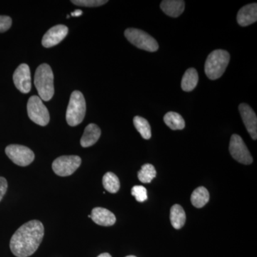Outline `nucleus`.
I'll return each mask as SVG.
<instances>
[{
  "mask_svg": "<svg viewBox=\"0 0 257 257\" xmlns=\"http://www.w3.org/2000/svg\"><path fill=\"white\" fill-rule=\"evenodd\" d=\"M45 234L41 221L32 220L20 226L10 240V249L17 257H28L40 246Z\"/></svg>",
  "mask_w": 257,
  "mask_h": 257,
  "instance_id": "1",
  "label": "nucleus"
},
{
  "mask_svg": "<svg viewBox=\"0 0 257 257\" xmlns=\"http://www.w3.org/2000/svg\"><path fill=\"white\" fill-rule=\"evenodd\" d=\"M35 85L42 100H51L55 94L54 74L50 66L42 64L37 67L35 74Z\"/></svg>",
  "mask_w": 257,
  "mask_h": 257,
  "instance_id": "2",
  "label": "nucleus"
},
{
  "mask_svg": "<svg viewBox=\"0 0 257 257\" xmlns=\"http://www.w3.org/2000/svg\"><path fill=\"white\" fill-rule=\"evenodd\" d=\"M229 60L230 55L226 51L216 50L211 52L204 67L208 78L211 80L220 78L229 64Z\"/></svg>",
  "mask_w": 257,
  "mask_h": 257,
  "instance_id": "3",
  "label": "nucleus"
},
{
  "mask_svg": "<svg viewBox=\"0 0 257 257\" xmlns=\"http://www.w3.org/2000/svg\"><path fill=\"white\" fill-rule=\"evenodd\" d=\"M86 114V101L84 96L79 91H74L69 99L66 120L71 126H75L82 123Z\"/></svg>",
  "mask_w": 257,
  "mask_h": 257,
  "instance_id": "4",
  "label": "nucleus"
},
{
  "mask_svg": "<svg viewBox=\"0 0 257 257\" xmlns=\"http://www.w3.org/2000/svg\"><path fill=\"white\" fill-rule=\"evenodd\" d=\"M124 35L130 43L140 50L151 52L158 50L159 45L156 40L143 30L135 28L127 29L125 30Z\"/></svg>",
  "mask_w": 257,
  "mask_h": 257,
  "instance_id": "5",
  "label": "nucleus"
},
{
  "mask_svg": "<svg viewBox=\"0 0 257 257\" xmlns=\"http://www.w3.org/2000/svg\"><path fill=\"white\" fill-rule=\"evenodd\" d=\"M29 118L35 124L45 126L50 122V114L40 96H32L28 102Z\"/></svg>",
  "mask_w": 257,
  "mask_h": 257,
  "instance_id": "6",
  "label": "nucleus"
},
{
  "mask_svg": "<svg viewBox=\"0 0 257 257\" xmlns=\"http://www.w3.org/2000/svg\"><path fill=\"white\" fill-rule=\"evenodd\" d=\"M82 160L79 156H62L58 157L52 163V170L56 175L60 177L72 175L80 167Z\"/></svg>",
  "mask_w": 257,
  "mask_h": 257,
  "instance_id": "7",
  "label": "nucleus"
},
{
  "mask_svg": "<svg viewBox=\"0 0 257 257\" xmlns=\"http://www.w3.org/2000/svg\"><path fill=\"white\" fill-rule=\"evenodd\" d=\"M5 153L15 165L26 167L35 160V154L28 147L19 145H10L5 149Z\"/></svg>",
  "mask_w": 257,
  "mask_h": 257,
  "instance_id": "8",
  "label": "nucleus"
},
{
  "mask_svg": "<svg viewBox=\"0 0 257 257\" xmlns=\"http://www.w3.org/2000/svg\"><path fill=\"white\" fill-rule=\"evenodd\" d=\"M229 152L231 157L239 163L246 165L252 163V156L239 135H233L231 136L229 143Z\"/></svg>",
  "mask_w": 257,
  "mask_h": 257,
  "instance_id": "9",
  "label": "nucleus"
},
{
  "mask_svg": "<svg viewBox=\"0 0 257 257\" xmlns=\"http://www.w3.org/2000/svg\"><path fill=\"white\" fill-rule=\"evenodd\" d=\"M13 81L17 89L23 94H28L31 91V73L28 64L19 66L13 74Z\"/></svg>",
  "mask_w": 257,
  "mask_h": 257,
  "instance_id": "10",
  "label": "nucleus"
},
{
  "mask_svg": "<svg viewBox=\"0 0 257 257\" xmlns=\"http://www.w3.org/2000/svg\"><path fill=\"white\" fill-rule=\"evenodd\" d=\"M68 28L65 25H58L50 28L44 35L42 44L45 48H50L60 44L67 37Z\"/></svg>",
  "mask_w": 257,
  "mask_h": 257,
  "instance_id": "11",
  "label": "nucleus"
},
{
  "mask_svg": "<svg viewBox=\"0 0 257 257\" xmlns=\"http://www.w3.org/2000/svg\"><path fill=\"white\" fill-rule=\"evenodd\" d=\"M239 110L243 124L246 126L248 134L253 140H256L257 139V117L256 114L251 109V106L244 104V103L240 104Z\"/></svg>",
  "mask_w": 257,
  "mask_h": 257,
  "instance_id": "12",
  "label": "nucleus"
},
{
  "mask_svg": "<svg viewBox=\"0 0 257 257\" xmlns=\"http://www.w3.org/2000/svg\"><path fill=\"white\" fill-rule=\"evenodd\" d=\"M237 23L240 26L246 27L256 23L257 20L256 3L247 5L239 10L236 17Z\"/></svg>",
  "mask_w": 257,
  "mask_h": 257,
  "instance_id": "13",
  "label": "nucleus"
},
{
  "mask_svg": "<svg viewBox=\"0 0 257 257\" xmlns=\"http://www.w3.org/2000/svg\"><path fill=\"white\" fill-rule=\"evenodd\" d=\"M90 215L93 221L100 226H111L116 222V216L114 214L104 208H94Z\"/></svg>",
  "mask_w": 257,
  "mask_h": 257,
  "instance_id": "14",
  "label": "nucleus"
},
{
  "mask_svg": "<svg viewBox=\"0 0 257 257\" xmlns=\"http://www.w3.org/2000/svg\"><path fill=\"white\" fill-rule=\"evenodd\" d=\"M160 8L168 16L178 18L183 13L185 4L182 0H164L161 3Z\"/></svg>",
  "mask_w": 257,
  "mask_h": 257,
  "instance_id": "15",
  "label": "nucleus"
},
{
  "mask_svg": "<svg viewBox=\"0 0 257 257\" xmlns=\"http://www.w3.org/2000/svg\"><path fill=\"white\" fill-rule=\"evenodd\" d=\"M100 136V128L95 124H89L86 126L81 138V145L84 148L92 146L99 140Z\"/></svg>",
  "mask_w": 257,
  "mask_h": 257,
  "instance_id": "16",
  "label": "nucleus"
},
{
  "mask_svg": "<svg viewBox=\"0 0 257 257\" xmlns=\"http://www.w3.org/2000/svg\"><path fill=\"white\" fill-rule=\"evenodd\" d=\"M186 214L183 208L179 204H175L170 210V221L176 229L183 227L186 222Z\"/></svg>",
  "mask_w": 257,
  "mask_h": 257,
  "instance_id": "17",
  "label": "nucleus"
},
{
  "mask_svg": "<svg viewBox=\"0 0 257 257\" xmlns=\"http://www.w3.org/2000/svg\"><path fill=\"white\" fill-rule=\"evenodd\" d=\"M199 81L197 71L194 68H189L186 71L182 79V89L185 92H191L197 87Z\"/></svg>",
  "mask_w": 257,
  "mask_h": 257,
  "instance_id": "18",
  "label": "nucleus"
},
{
  "mask_svg": "<svg viewBox=\"0 0 257 257\" xmlns=\"http://www.w3.org/2000/svg\"><path fill=\"white\" fill-rule=\"evenodd\" d=\"M209 193L204 187H199L193 192L191 196V202L194 207L202 208L209 202Z\"/></svg>",
  "mask_w": 257,
  "mask_h": 257,
  "instance_id": "19",
  "label": "nucleus"
},
{
  "mask_svg": "<svg viewBox=\"0 0 257 257\" xmlns=\"http://www.w3.org/2000/svg\"><path fill=\"white\" fill-rule=\"evenodd\" d=\"M164 121L172 130H182L185 127V121L178 113L170 111L164 116Z\"/></svg>",
  "mask_w": 257,
  "mask_h": 257,
  "instance_id": "20",
  "label": "nucleus"
},
{
  "mask_svg": "<svg viewBox=\"0 0 257 257\" xmlns=\"http://www.w3.org/2000/svg\"><path fill=\"white\" fill-rule=\"evenodd\" d=\"M133 122L135 128L145 140H150L151 138V126L146 119L142 116H136L134 117Z\"/></svg>",
  "mask_w": 257,
  "mask_h": 257,
  "instance_id": "21",
  "label": "nucleus"
},
{
  "mask_svg": "<svg viewBox=\"0 0 257 257\" xmlns=\"http://www.w3.org/2000/svg\"><path fill=\"white\" fill-rule=\"evenodd\" d=\"M102 183L104 189L112 194L117 192L120 188L119 179L112 172H107L104 175Z\"/></svg>",
  "mask_w": 257,
  "mask_h": 257,
  "instance_id": "22",
  "label": "nucleus"
},
{
  "mask_svg": "<svg viewBox=\"0 0 257 257\" xmlns=\"http://www.w3.org/2000/svg\"><path fill=\"white\" fill-rule=\"evenodd\" d=\"M157 172L155 167L150 164H145L138 172V178L143 183H150L156 177Z\"/></svg>",
  "mask_w": 257,
  "mask_h": 257,
  "instance_id": "23",
  "label": "nucleus"
},
{
  "mask_svg": "<svg viewBox=\"0 0 257 257\" xmlns=\"http://www.w3.org/2000/svg\"><path fill=\"white\" fill-rule=\"evenodd\" d=\"M132 195L134 196L139 202H144L147 199V191L145 187L137 185L132 189Z\"/></svg>",
  "mask_w": 257,
  "mask_h": 257,
  "instance_id": "24",
  "label": "nucleus"
},
{
  "mask_svg": "<svg viewBox=\"0 0 257 257\" xmlns=\"http://www.w3.org/2000/svg\"><path fill=\"white\" fill-rule=\"evenodd\" d=\"M71 2L77 6L87 7V8H95L108 3V1H104V0H72Z\"/></svg>",
  "mask_w": 257,
  "mask_h": 257,
  "instance_id": "25",
  "label": "nucleus"
},
{
  "mask_svg": "<svg viewBox=\"0 0 257 257\" xmlns=\"http://www.w3.org/2000/svg\"><path fill=\"white\" fill-rule=\"evenodd\" d=\"M13 20L9 16L0 15V33L8 31L11 28Z\"/></svg>",
  "mask_w": 257,
  "mask_h": 257,
  "instance_id": "26",
  "label": "nucleus"
},
{
  "mask_svg": "<svg viewBox=\"0 0 257 257\" xmlns=\"http://www.w3.org/2000/svg\"><path fill=\"white\" fill-rule=\"evenodd\" d=\"M8 187V184L7 179L5 177H0V202L3 200L5 194H6Z\"/></svg>",
  "mask_w": 257,
  "mask_h": 257,
  "instance_id": "27",
  "label": "nucleus"
},
{
  "mask_svg": "<svg viewBox=\"0 0 257 257\" xmlns=\"http://www.w3.org/2000/svg\"><path fill=\"white\" fill-rule=\"evenodd\" d=\"M83 12L81 10H76L73 13H71L70 16L79 17L82 15Z\"/></svg>",
  "mask_w": 257,
  "mask_h": 257,
  "instance_id": "28",
  "label": "nucleus"
},
{
  "mask_svg": "<svg viewBox=\"0 0 257 257\" xmlns=\"http://www.w3.org/2000/svg\"><path fill=\"white\" fill-rule=\"evenodd\" d=\"M97 257H111V255L108 253H101L100 255H99Z\"/></svg>",
  "mask_w": 257,
  "mask_h": 257,
  "instance_id": "29",
  "label": "nucleus"
},
{
  "mask_svg": "<svg viewBox=\"0 0 257 257\" xmlns=\"http://www.w3.org/2000/svg\"><path fill=\"white\" fill-rule=\"evenodd\" d=\"M126 257H137V256H126Z\"/></svg>",
  "mask_w": 257,
  "mask_h": 257,
  "instance_id": "30",
  "label": "nucleus"
},
{
  "mask_svg": "<svg viewBox=\"0 0 257 257\" xmlns=\"http://www.w3.org/2000/svg\"><path fill=\"white\" fill-rule=\"evenodd\" d=\"M69 17H70V16H69V15H67V18H69Z\"/></svg>",
  "mask_w": 257,
  "mask_h": 257,
  "instance_id": "31",
  "label": "nucleus"
}]
</instances>
